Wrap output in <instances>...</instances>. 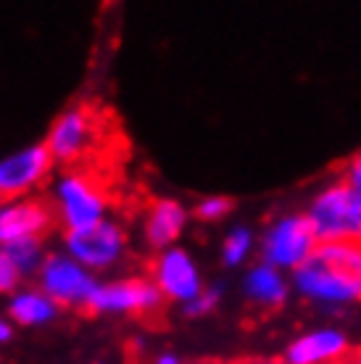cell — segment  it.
I'll return each mask as SVG.
<instances>
[{"label": "cell", "instance_id": "obj_14", "mask_svg": "<svg viewBox=\"0 0 361 364\" xmlns=\"http://www.w3.org/2000/svg\"><path fill=\"white\" fill-rule=\"evenodd\" d=\"M290 285H293V282H288L285 272H280L277 267L264 264L262 262V264H253L251 269L245 272L243 293L256 309L274 311L288 301Z\"/></svg>", "mask_w": 361, "mask_h": 364}, {"label": "cell", "instance_id": "obj_1", "mask_svg": "<svg viewBox=\"0 0 361 364\" xmlns=\"http://www.w3.org/2000/svg\"><path fill=\"white\" fill-rule=\"evenodd\" d=\"M290 282L301 299L316 306L361 304V240L319 243Z\"/></svg>", "mask_w": 361, "mask_h": 364}, {"label": "cell", "instance_id": "obj_19", "mask_svg": "<svg viewBox=\"0 0 361 364\" xmlns=\"http://www.w3.org/2000/svg\"><path fill=\"white\" fill-rule=\"evenodd\" d=\"M21 280H24V274L18 272L9 251L0 246V293H16L21 288Z\"/></svg>", "mask_w": 361, "mask_h": 364}, {"label": "cell", "instance_id": "obj_23", "mask_svg": "<svg viewBox=\"0 0 361 364\" xmlns=\"http://www.w3.org/2000/svg\"><path fill=\"white\" fill-rule=\"evenodd\" d=\"M11 336H14V328H11V322H9V319L0 317V343H9Z\"/></svg>", "mask_w": 361, "mask_h": 364}, {"label": "cell", "instance_id": "obj_26", "mask_svg": "<svg viewBox=\"0 0 361 364\" xmlns=\"http://www.w3.org/2000/svg\"><path fill=\"white\" fill-rule=\"evenodd\" d=\"M198 364H217V362H198Z\"/></svg>", "mask_w": 361, "mask_h": 364}, {"label": "cell", "instance_id": "obj_22", "mask_svg": "<svg viewBox=\"0 0 361 364\" xmlns=\"http://www.w3.org/2000/svg\"><path fill=\"white\" fill-rule=\"evenodd\" d=\"M151 364H182V362H180V356H177V354H172V351H163V354L153 356V362H151Z\"/></svg>", "mask_w": 361, "mask_h": 364}, {"label": "cell", "instance_id": "obj_8", "mask_svg": "<svg viewBox=\"0 0 361 364\" xmlns=\"http://www.w3.org/2000/svg\"><path fill=\"white\" fill-rule=\"evenodd\" d=\"M151 280L158 285L163 299L182 304V306L190 304V301L206 288L195 259L180 246L158 251V256H156L153 264H151Z\"/></svg>", "mask_w": 361, "mask_h": 364}, {"label": "cell", "instance_id": "obj_24", "mask_svg": "<svg viewBox=\"0 0 361 364\" xmlns=\"http://www.w3.org/2000/svg\"><path fill=\"white\" fill-rule=\"evenodd\" d=\"M240 364H288L285 359H248V362H240Z\"/></svg>", "mask_w": 361, "mask_h": 364}, {"label": "cell", "instance_id": "obj_3", "mask_svg": "<svg viewBox=\"0 0 361 364\" xmlns=\"http://www.w3.org/2000/svg\"><path fill=\"white\" fill-rule=\"evenodd\" d=\"M319 246L306 214H280L271 219L259 240V254L264 264L277 267L280 272H296Z\"/></svg>", "mask_w": 361, "mask_h": 364}, {"label": "cell", "instance_id": "obj_10", "mask_svg": "<svg viewBox=\"0 0 361 364\" xmlns=\"http://www.w3.org/2000/svg\"><path fill=\"white\" fill-rule=\"evenodd\" d=\"M92 143H95V119L85 106H77L55 119V124L48 132L45 148L50 151L53 161L74 164L90 151Z\"/></svg>", "mask_w": 361, "mask_h": 364}, {"label": "cell", "instance_id": "obj_13", "mask_svg": "<svg viewBox=\"0 0 361 364\" xmlns=\"http://www.w3.org/2000/svg\"><path fill=\"white\" fill-rule=\"evenodd\" d=\"M185 228H188V209L182 206L180 200L158 198L151 203V209L145 214V243L153 251H166V248L177 246Z\"/></svg>", "mask_w": 361, "mask_h": 364}, {"label": "cell", "instance_id": "obj_15", "mask_svg": "<svg viewBox=\"0 0 361 364\" xmlns=\"http://www.w3.org/2000/svg\"><path fill=\"white\" fill-rule=\"evenodd\" d=\"M58 304L48 296L43 288H18L9 301V317L21 328H37L45 325L58 314Z\"/></svg>", "mask_w": 361, "mask_h": 364}, {"label": "cell", "instance_id": "obj_6", "mask_svg": "<svg viewBox=\"0 0 361 364\" xmlns=\"http://www.w3.org/2000/svg\"><path fill=\"white\" fill-rule=\"evenodd\" d=\"M63 251L77 259L90 272H106L122 262L126 251L124 230L114 219H103L85 230H72L63 235Z\"/></svg>", "mask_w": 361, "mask_h": 364}, {"label": "cell", "instance_id": "obj_11", "mask_svg": "<svg viewBox=\"0 0 361 364\" xmlns=\"http://www.w3.org/2000/svg\"><path fill=\"white\" fill-rule=\"evenodd\" d=\"M353 354L348 336L340 328H314L296 336L282 359L288 364H345Z\"/></svg>", "mask_w": 361, "mask_h": 364}, {"label": "cell", "instance_id": "obj_21", "mask_svg": "<svg viewBox=\"0 0 361 364\" xmlns=\"http://www.w3.org/2000/svg\"><path fill=\"white\" fill-rule=\"evenodd\" d=\"M340 180L348 182L353 191L361 193V151L359 154H353L343 164V169H340Z\"/></svg>", "mask_w": 361, "mask_h": 364}, {"label": "cell", "instance_id": "obj_7", "mask_svg": "<svg viewBox=\"0 0 361 364\" xmlns=\"http://www.w3.org/2000/svg\"><path fill=\"white\" fill-rule=\"evenodd\" d=\"M163 293L151 277H124V280L98 282L87 311L95 314H135L151 317L163 306Z\"/></svg>", "mask_w": 361, "mask_h": 364}, {"label": "cell", "instance_id": "obj_25", "mask_svg": "<svg viewBox=\"0 0 361 364\" xmlns=\"http://www.w3.org/2000/svg\"><path fill=\"white\" fill-rule=\"evenodd\" d=\"M345 364H361V348H353V354L348 356V362Z\"/></svg>", "mask_w": 361, "mask_h": 364}, {"label": "cell", "instance_id": "obj_9", "mask_svg": "<svg viewBox=\"0 0 361 364\" xmlns=\"http://www.w3.org/2000/svg\"><path fill=\"white\" fill-rule=\"evenodd\" d=\"M53 164L55 161L45 143L0 159V200L27 198L29 193L37 191L48 180Z\"/></svg>", "mask_w": 361, "mask_h": 364}, {"label": "cell", "instance_id": "obj_17", "mask_svg": "<svg viewBox=\"0 0 361 364\" xmlns=\"http://www.w3.org/2000/svg\"><path fill=\"white\" fill-rule=\"evenodd\" d=\"M253 246H256V240H253V232L248 228L230 230L225 243H222V262H225V267H230V269L243 267L251 259Z\"/></svg>", "mask_w": 361, "mask_h": 364}, {"label": "cell", "instance_id": "obj_18", "mask_svg": "<svg viewBox=\"0 0 361 364\" xmlns=\"http://www.w3.org/2000/svg\"><path fill=\"white\" fill-rule=\"evenodd\" d=\"M230 211H232V203H230V198H225V196H208V198H203V200H198V203H195L193 214H195L200 222L211 225V222H222Z\"/></svg>", "mask_w": 361, "mask_h": 364}, {"label": "cell", "instance_id": "obj_16", "mask_svg": "<svg viewBox=\"0 0 361 364\" xmlns=\"http://www.w3.org/2000/svg\"><path fill=\"white\" fill-rule=\"evenodd\" d=\"M9 251V256L14 259V264L18 267V272L24 277H32V274L40 272V267L45 262V243L43 237H24V240H16L11 246H3Z\"/></svg>", "mask_w": 361, "mask_h": 364}, {"label": "cell", "instance_id": "obj_2", "mask_svg": "<svg viewBox=\"0 0 361 364\" xmlns=\"http://www.w3.org/2000/svg\"><path fill=\"white\" fill-rule=\"evenodd\" d=\"M319 243L361 240V193L340 177L311 196L303 211Z\"/></svg>", "mask_w": 361, "mask_h": 364}, {"label": "cell", "instance_id": "obj_4", "mask_svg": "<svg viewBox=\"0 0 361 364\" xmlns=\"http://www.w3.org/2000/svg\"><path fill=\"white\" fill-rule=\"evenodd\" d=\"M53 200L58 222L66 232L92 228L106 219L109 198L98 182L82 172H66L53 185Z\"/></svg>", "mask_w": 361, "mask_h": 364}, {"label": "cell", "instance_id": "obj_5", "mask_svg": "<svg viewBox=\"0 0 361 364\" xmlns=\"http://www.w3.org/2000/svg\"><path fill=\"white\" fill-rule=\"evenodd\" d=\"M37 280H40V288L63 309H87L92 293L98 288L95 274L66 251L48 254L37 272Z\"/></svg>", "mask_w": 361, "mask_h": 364}, {"label": "cell", "instance_id": "obj_12", "mask_svg": "<svg viewBox=\"0 0 361 364\" xmlns=\"http://www.w3.org/2000/svg\"><path fill=\"white\" fill-rule=\"evenodd\" d=\"M50 225H53V211L45 200H0V246H11L24 237H43Z\"/></svg>", "mask_w": 361, "mask_h": 364}, {"label": "cell", "instance_id": "obj_20", "mask_svg": "<svg viewBox=\"0 0 361 364\" xmlns=\"http://www.w3.org/2000/svg\"><path fill=\"white\" fill-rule=\"evenodd\" d=\"M219 299H222L219 288H203L190 304H185V314L188 317H206L219 306Z\"/></svg>", "mask_w": 361, "mask_h": 364}]
</instances>
